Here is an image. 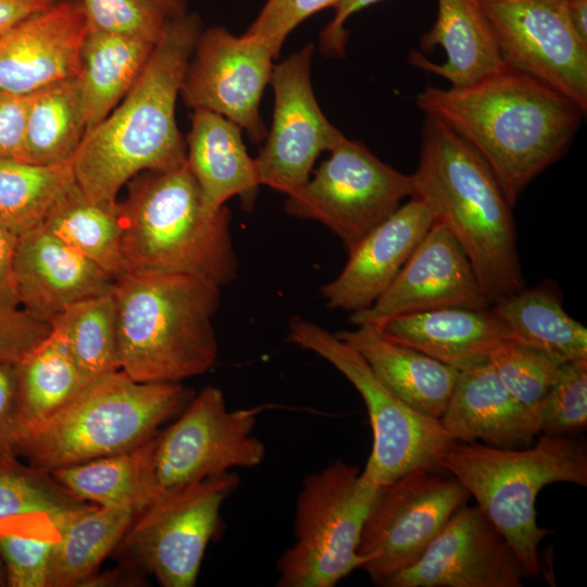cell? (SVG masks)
<instances>
[{
    "label": "cell",
    "mask_w": 587,
    "mask_h": 587,
    "mask_svg": "<svg viewBox=\"0 0 587 587\" xmlns=\"http://www.w3.org/2000/svg\"><path fill=\"white\" fill-rule=\"evenodd\" d=\"M379 327L389 339L458 371L488 362L500 341L513 339L508 325L490 308H445L405 314Z\"/></svg>",
    "instance_id": "cell-23"
},
{
    "label": "cell",
    "mask_w": 587,
    "mask_h": 587,
    "mask_svg": "<svg viewBox=\"0 0 587 587\" xmlns=\"http://www.w3.org/2000/svg\"><path fill=\"white\" fill-rule=\"evenodd\" d=\"M113 297L118 370L132 379L179 383L213 367L221 287L187 274L126 273Z\"/></svg>",
    "instance_id": "cell-5"
},
{
    "label": "cell",
    "mask_w": 587,
    "mask_h": 587,
    "mask_svg": "<svg viewBox=\"0 0 587 587\" xmlns=\"http://www.w3.org/2000/svg\"><path fill=\"white\" fill-rule=\"evenodd\" d=\"M264 409L228 410L220 388H202L177 420L147 441L143 510L205 478L260 465L266 449L253 429Z\"/></svg>",
    "instance_id": "cell-9"
},
{
    "label": "cell",
    "mask_w": 587,
    "mask_h": 587,
    "mask_svg": "<svg viewBox=\"0 0 587 587\" xmlns=\"http://www.w3.org/2000/svg\"><path fill=\"white\" fill-rule=\"evenodd\" d=\"M50 324L23 309L0 308V360L18 362L50 333Z\"/></svg>",
    "instance_id": "cell-42"
},
{
    "label": "cell",
    "mask_w": 587,
    "mask_h": 587,
    "mask_svg": "<svg viewBox=\"0 0 587 587\" xmlns=\"http://www.w3.org/2000/svg\"><path fill=\"white\" fill-rule=\"evenodd\" d=\"M87 132L78 77L45 86L28 95L24 162L71 163Z\"/></svg>",
    "instance_id": "cell-28"
},
{
    "label": "cell",
    "mask_w": 587,
    "mask_h": 587,
    "mask_svg": "<svg viewBox=\"0 0 587 587\" xmlns=\"http://www.w3.org/2000/svg\"><path fill=\"white\" fill-rule=\"evenodd\" d=\"M329 153L314 177L287 196L285 212L322 223L349 252L405 197H412V175L395 170L364 143L347 137Z\"/></svg>",
    "instance_id": "cell-11"
},
{
    "label": "cell",
    "mask_w": 587,
    "mask_h": 587,
    "mask_svg": "<svg viewBox=\"0 0 587 587\" xmlns=\"http://www.w3.org/2000/svg\"><path fill=\"white\" fill-rule=\"evenodd\" d=\"M510 328L513 339L542 350L562 362L587 358V329L546 288L520 290L490 305Z\"/></svg>",
    "instance_id": "cell-31"
},
{
    "label": "cell",
    "mask_w": 587,
    "mask_h": 587,
    "mask_svg": "<svg viewBox=\"0 0 587 587\" xmlns=\"http://www.w3.org/2000/svg\"><path fill=\"white\" fill-rule=\"evenodd\" d=\"M87 25L80 0H57L0 35V91L29 95L78 77Z\"/></svg>",
    "instance_id": "cell-19"
},
{
    "label": "cell",
    "mask_w": 587,
    "mask_h": 587,
    "mask_svg": "<svg viewBox=\"0 0 587 587\" xmlns=\"http://www.w3.org/2000/svg\"><path fill=\"white\" fill-rule=\"evenodd\" d=\"M57 0H0V35L50 8Z\"/></svg>",
    "instance_id": "cell-47"
},
{
    "label": "cell",
    "mask_w": 587,
    "mask_h": 587,
    "mask_svg": "<svg viewBox=\"0 0 587 587\" xmlns=\"http://www.w3.org/2000/svg\"><path fill=\"white\" fill-rule=\"evenodd\" d=\"M434 218L415 198L400 205L349 252L341 273L321 289L327 307L351 313L370 308L399 275Z\"/></svg>",
    "instance_id": "cell-21"
},
{
    "label": "cell",
    "mask_w": 587,
    "mask_h": 587,
    "mask_svg": "<svg viewBox=\"0 0 587 587\" xmlns=\"http://www.w3.org/2000/svg\"><path fill=\"white\" fill-rule=\"evenodd\" d=\"M14 367L23 426L49 417L87 385L64 341L53 330Z\"/></svg>",
    "instance_id": "cell-32"
},
{
    "label": "cell",
    "mask_w": 587,
    "mask_h": 587,
    "mask_svg": "<svg viewBox=\"0 0 587 587\" xmlns=\"http://www.w3.org/2000/svg\"><path fill=\"white\" fill-rule=\"evenodd\" d=\"M59 533L46 517L0 523V560L7 586L49 587L53 550Z\"/></svg>",
    "instance_id": "cell-37"
},
{
    "label": "cell",
    "mask_w": 587,
    "mask_h": 587,
    "mask_svg": "<svg viewBox=\"0 0 587 587\" xmlns=\"http://www.w3.org/2000/svg\"><path fill=\"white\" fill-rule=\"evenodd\" d=\"M191 398L179 383H140L117 370L87 384L43 421L23 426L16 453L51 472L127 452L149 440Z\"/></svg>",
    "instance_id": "cell-6"
},
{
    "label": "cell",
    "mask_w": 587,
    "mask_h": 587,
    "mask_svg": "<svg viewBox=\"0 0 587 587\" xmlns=\"http://www.w3.org/2000/svg\"><path fill=\"white\" fill-rule=\"evenodd\" d=\"M490 305L461 246L444 225L434 222L391 286L370 308L351 313L350 322L380 326L405 314Z\"/></svg>",
    "instance_id": "cell-18"
},
{
    "label": "cell",
    "mask_w": 587,
    "mask_h": 587,
    "mask_svg": "<svg viewBox=\"0 0 587 587\" xmlns=\"http://www.w3.org/2000/svg\"><path fill=\"white\" fill-rule=\"evenodd\" d=\"M415 102L484 159L512 208L527 185L566 152L586 113L510 66L464 87H427Z\"/></svg>",
    "instance_id": "cell-1"
},
{
    "label": "cell",
    "mask_w": 587,
    "mask_h": 587,
    "mask_svg": "<svg viewBox=\"0 0 587 587\" xmlns=\"http://www.w3.org/2000/svg\"><path fill=\"white\" fill-rule=\"evenodd\" d=\"M87 32L141 38L157 43L168 17L152 0H80Z\"/></svg>",
    "instance_id": "cell-40"
},
{
    "label": "cell",
    "mask_w": 587,
    "mask_h": 587,
    "mask_svg": "<svg viewBox=\"0 0 587 587\" xmlns=\"http://www.w3.org/2000/svg\"><path fill=\"white\" fill-rule=\"evenodd\" d=\"M28 95L0 91V157L23 160Z\"/></svg>",
    "instance_id": "cell-44"
},
{
    "label": "cell",
    "mask_w": 587,
    "mask_h": 587,
    "mask_svg": "<svg viewBox=\"0 0 587 587\" xmlns=\"http://www.w3.org/2000/svg\"><path fill=\"white\" fill-rule=\"evenodd\" d=\"M127 186V197L118 202L127 273L187 274L218 287L235 280L230 212L207 204L187 162L142 172Z\"/></svg>",
    "instance_id": "cell-4"
},
{
    "label": "cell",
    "mask_w": 587,
    "mask_h": 587,
    "mask_svg": "<svg viewBox=\"0 0 587 587\" xmlns=\"http://www.w3.org/2000/svg\"><path fill=\"white\" fill-rule=\"evenodd\" d=\"M3 586H7V582H5L3 565L0 560V587H3Z\"/></svg>",
    "instance_id": "cell-51"
},
{
    "label": "cell",
    "mask_w": 587,
    "mask_h": 587,
    "mask_svg": "<svg viewBox=\"0 0 587 587\" xmlns=\"http://www.w3.org/2000/svg\"><path fill=\"white\" fill-rule=\"evenodd\" d=\"M13 270L20 305L48 324L79 301L112 292L115 282L43 223L18 236Z\"/></svg>",
    "instance_id": "cell-20"
},
{
    "label": "cell",
    "mask_w": 587,
    "mask_h": 587,
    "mask_svg": "<svg viewBox=\"0 0 587 587\" xmlns=\"http://www.w3.org/2000/svg\"><path fill=\"white\" fill-rule=\"evenodd\" d=\"M338 338L355 349L377 378L419 413L439 420L460 371L386 337L379 326L359 325Z\"/></svg>",
    "instance_id": "cell-25"
},
{
    "label": "cell",
    "mask_w": 587,
    "mask_h": 587,
    "mask_svg": "<svg viewBox=\"0 0 587 587\" xmlns=\"http://www.w3.org/2000/svg\"><path fill=\"white\" fill-rule=\"evenodd\" d=\"M339 0H267L245 33L266 43L275 58L287 36L305 18Z\"/></svg>",
    "instance_id": "cell-41"
},
{
    "label": "cell",
    "mask_w": 587,
    "mask_h": 587,
    "mask_svg": "<svg viewBox=\"0 0 587 587\" xmlns=\"http://www.w3.org/2000/svg\"><path fill=\"white\" fill-rule=\"evenodd\" d=\"M489 363L505 388L534 411L555 383L565 362L510 338L494 348Z\"/></svg>",
    "instance_id": "cell-38"
},
{
    "label": "cell",
    "mask_w": 587,
    "mask_h": 587,
    "mask_svg": "<svg viewBox=\"0 0 587 587\" xmlns=\"http://www.w3.org/2000/svg\"><path fill=\"white\" fill-rule=\"evenodd\" d=\"M43 225L114 279L127 273L118 201L91 200L75 182L54 202Z\"/></svg>",
    "instance_id": "cell-29"
},
{
    "label": "cell",
    "mask_w": 587,
    "mask_h": 587,
    "mask_svg": "<svg viewBox=\"0 0 587 587\" xmlns=\"http://www.w3.org/2000/svg\"><path fill=\"white\" fill-rule=\"evenodd\" d=\"M22 426L14 363L0 360V458L17 457Z\"/></svg>",
    "instance_id": "cell-43"
},
{
    "label": "cell",
    "mask_w": 587,
    "mask_h": 587,
    "mask_svg": "<svg viewBox=\"0 0 587 587\" xmlns=\"http://www.w3.org/2000/svg\"><path fill=\"white\" fill-rule=\"evenodd\" d=\"M287 340L337 369L359 391L370 416L373 447L363 473L378 486L412 471L440 467L455 442L441 423L419 413L394 395L350 345L300 316L289 321Z\"/></svg>",
    "instance_id": "cell-10"
},
{
    "label": "cell",
    "mask_w": 587,
    "mask_h": 587,
    "mask_svg": "<svg viewBox=\"0 0 587 587\" xmlns=\"http://www.w3.org/2000/svg\"><path fill=\"white\" fill-rule=\"evenodd\" d=\"M382 0H339L334 8V16L320 35V49L329 58H342L346 53L348 33L347 20L354 13Z\"/></svg>",
    "instance_id": "cell-45"
},
{
    "label": "cell",
    "mask_w": 587,
    "mask_h": 587,
    "mask_svg": "<svg viewBox=\"0 0 587 587\" xmlns=\"http://www.w3.org/2000/svg\"><path fill=\"white\" fill-rule=\"evenodd\" d=\"M128 562V561H127ZM126 563L122 566L109 570L104 573L96 572L87 578L82 587H104V586H141L143 579L139 572L135 571V564Z\"/></svg>",
    "instance_id": "cell-48"
},
{
    "label": "cell",
    "mask_w": 587,
    "mask_h": 587,
    "mask_svg": "<svg viewBox=\"0 0 587 587\" xmlns=\"http://www.w3.org/2000/svg\"><path fill=\"white\" fill-rule=\"evenodd\" d=\"M201 32L196 13L170 18L132 89L85 134L71 164L76 184L89 199L117 201L122 187L136 175L187 162L175 105Z\"/></svg>",
    "instance_id": "cell-2"
},
{
    "label": "cell",
    "mask_w": 587,
    "mask_h": 587,
    "mask_svg": "<svg viewBox=\"0 0 587 587\" xmlns=\"http://www.w3.org/2000/svg\"><path fill=\"white\" fill-rule=\"evenodd\" d=\"M504 62L587 111V41L566 0H480Z\"/></svg>",
    "instance_id": "cell-14"
},
{
    "label": "cell",
    "mask_w": 587,
    "mask_h": 587,
    "mask_svg": "<svg viewBox=\"0 0 587 587\" xmlns=\"http://www.w3.org/2000/svg\"><path fill=\"white\" fill-rule=\"evenodd\" d=\"M154 45L132 36L87 32L78 76L87 132L103 121L132 89Z\"/></svg>",
    "instance_id": "cell-27"
},
{
    "label": "cell",
    "mask_w": 587,
    "mask_h": 587,
    "mask_svg": "<svg viewBox=\"0 0 587 587\" xmlns=\"http://www.w3.org/2000/svg\"><path fill=\"white\" fill-rule=\"evenodd\" d=\"M74 183L71 163L37 165L0 157V223L18 236L37 227Z\"/></svg>",
    "instance_id": "cell-34"
},
{
    "label": "cell",
    "mask_w": 587,
    "mask_h": 587,
    "mask_svg": "<svg viewBox=\"0 0 587 587\" xmlns=\"http://www.w3.org/2000/svg\"><path fill=\"white\" fill-rule=\"evenodd\" d=\"M439 421L455 442L517 449L539 436L535 412L505 388L489 361L460 371Z\"/></svg>",
    "instance_id": "cell-22"
},
{
    "label": "cell",
    "mask_w": 587,
    "mask_h": 587,
    "mask_svg": "<svg viewBox=\"0 0 587 587\" xmlns=\"http://www.w3.org/2000/svg\"><path fill=\"white\" fill-rule=\"evenodd\" d=\"M439 465L474 497L527 576L539 575V545L550 534L537 524L539 491L552 483L587 486V448L574 437L541 434L535 446L517 449L454 442Z\"/></svg>",
    "instance_id": "cell-7"
},
{
    "label": "cell",
    "mask_w": 587,
    "mask_h": 587,
    "mask_svg": "<svg viewBox=\"0 0 587 587\" xmlns=\"http://www.w3.org/2000/svg\"><path fill=\"white\" fill-rule=\"evenodd\" d=\"M168 18H176L188 13L185 0H152Z\"/></svg>",
    "instance_id": "cell-50"
},
{
    "label": "cell",
    "mask_w": 587,
    "mask_h": 587,
    "mask_svg": "<svg viewBox=\"0 0 587 587\" xmlns=\"http://www.w3.org/2000/svg\"><path fill=\"white\" fill-rule=\"evenodd\" d=\"M148 441V440H147ZM147 441L138 448L51 471L75 497L99 507L143 510Z\"/></svg>",
    "instance_id": "cell-33"
},
{
    "label": "cell",
    "mask_w": 587,
    "mask_h": 587,
    "mask_svg": "<svg viewBox=\"0 0 587 587\" xmlns=\"http://www.w3.org/2000/svg\"><path fill=\"white\" fill-rule=\"evenodd\" d=\"M527 573L477 507H460L422 557L384 587H521Z\"/></svg>",
    "instance_id": "cell-17"
},
{
    "label": "cell",
    "mask_w": 587,
    "mask_h": 587,
    "mask_svg": "<svg viewBox=\"0 0 587 587\" xmlns=\"http://www.w3.org/2000/svg\"><path fill=\"white\" fill-rule=\"evenodd\" d=\"M18 235L0 223V308H20L14 279V255Z\"/></svg>",
    "instance_id": "cell-46"
},
{
    "label": "cell",
    "mask_w": 587,
    "mask_h": 587,
    "mask_svg": "<svg viewBox=\"0 0 587 587\" xmlns=\"http://www.w3.org/2000/svg\"><path fill=\"white\" fill-rule=\"evenodd\" d=\"M539 435L573 437L587 426V358L563 363L560 374L534 410Z\"/></svg>",
    "instance_id": "cell-39"
},
{
    "label": "cell",
    "mask_w": 587,
    "mask_h": 587,
    "mask_svg": "<svg viewBox=\"0 0 587 587\" xmlns=\"http://www.w3.org/2000/svg\"><path fill=\"white\" fill-rule=\"evenodd\" d=\"M413 193L467 255L490 304L524 289L512 207L484 159L425 116Z\"/></svg>",
    "instance_id": "cell-3"
},
{
    "label": "cell",
    "mask_w": 587,
    "mask_h": 587,
    "mask_svg": "<svg viewBox=\"0 0 587 587\" xmlns=\"http://www.w3.org/2000/svg\"><path fill=\"white\" fill-rule=\"evenodd\" d=\"M441 467L420 469L378 487L358 553L375 585L415 563L470 494Z\"/></svg>",
    "instance_id": "cell-12"
},
{
    "label": "cell",
    "mask_w": 587,
    "mask_h": 587,
    "mask_svg": "<svg viewBox=\"0 0 587 587\" xmlns=\"http://www.w3.org/2000/svg\"><path fill=\"white\" fill-rule=\"evenodd\" d=\"M378 487L341 460L308 475L296 503L295 542L276 564V586L333 587L361 569L358 547Z\"/></svg>",
    "instance_id": "cell-8"
},
{
    "label": "cell",
    "mask_w": 587,
    "mask_h": 587,
    "mask_svg": "<svg viewBox=\"0 0 587 587\" xmlns=\"http://www.w3.org/2000/svg\"><path fill=\"white\" fill-rule=\"evenodd\" d=\"M275 59L263 41L225 27L202 30L189 60L180 95L187 107L217 113L245 129L260 143L266 129L260 102Z\"/></svg>",
    "instance_id": "cell-16"
},
{
    "label": "cell",
    "mask_w": 587,
    "mask_h": 587,
    "mask_svg": "<svg viewBox=\"0 0 587 587\" xmlns=\"http://www.w3.org/2000/svg\"><path fill=\"white\" fill-rule=\"evenodd\" d=\"M241 128L226 117L195 109L187 137V165L207 204L217 210L234 197L252 207L261 186Z\"/></svg>",
    "instance_id": "cell-26"
},
{
    "label": "cell",
    "mask_w": 587,
    "mask_h": 587,
    "mask_svg": "<svg viewBox=\"0 0 587 587\" xmlns=\"http://www.w3.org/2000/svg\"><path fill=\"white\" fill-rule=\"evenodd\" d=\"M136 513L129 509L90 505L58 528L49 587H82L117 549Z\"/></svg>",
    "instance_id": "cell-30"
},
{
    "label": "cell",
    "mask_w": 587,
    "mask_h": 587,
    "mask_svg": "<svg viewBox=\"0 0 587 587\" xmlns=\"http://www.w3.org/2000/svg\"><path fill=\"white\" fill-rule=\"evenodd\" d=\"M566 7L572 25L587 41V0H566Z\"/></svg>",
    "instance_id": "cell-49"
},
{
    "label": "cell",
    "mask_w": 587,
    "mask_h": 587,
    "mask_svg": "<svg viewBox=\"0 0 587 587\" xmlns=\"http://www.w3.org/2000/svg\"><path fill=\"white\" fill-rule=\"evenodd\" d=\"M87 384L118 370L113 291L68 307L51 323Z\"/></svg>",
    "instance_id": "cell-35"
},
{
    "label": "cell",
    "mask_w": 587,
    "mask_h": 587,
    "mask_svg": "<svg viewBox=\"0 0 587 587\" xmlns=\"http://www.w3.org/2000/svg\"><path fill=\"white\" fill-rule=\"evenodd\" d=\"M313 52L314 46L307 45L273 66V123L254 159L260 185L287 196L310 179L322 152L330 151L346 138L317 104L311 84Z\"/></svg>",
    "instance_id": "cell-15"
},
{
    "label": "cell",
    "mask_w": 587,
    "mask_h": 587,
    "mask_svg": "<svg viewBox=\"0 0 587 587\" xmlns=\"http://www.w3.org/2000/svg\"><path fill=\"white\" fill-rule=\"evenodd\" d=\"M437 46L446 53L444 63H435L417 51H411L409 61L448 80L451 87L474 84L509 66L480 0H438L435 23L420 38L424 53Z\"/></svg>",
    "instance_id": "cell-24"
},
{
    "label": "cell",
    "mask_w": 587,
    "mask_h": 587,
    "mask_svg": "<svg viewBox=\"0 0 587 587\" xmlns=\"http://www.w3.org/2000/svg\"><path fill=\"white\" fill-rule=\"evenodd\" d=\"M238 486L230 471L159 498L134 517L117 548L163 587L195 586L221 508Z\"/></svg>",
    "instance_id": "cell-13"
},
{
    "label": "cell",
    "mask_w": 587,
    "mask_h": 587,
    "mask_svg": "<svg viewBox=\"0 0 587 587\" xmlns=\"http://www.w3.org/2000/svg\"><path fill=\"white\" fill-rule=\"evenodd\" d=\"M92 505L71 494L52 475L18 457L0 458V523L41 516L57 528Z\"/></svg>",
    "instance_id": "cell-36"
}]
</instances>
